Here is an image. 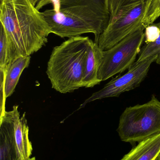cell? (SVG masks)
Instances as JSON below:
<instances>
[{"label":"cell","instance_id":"d6986e66","mask_svg":"<svg viewBox=\"0 0 160 160\" xmlns=\"http://www.w3.org/2000/svg\"><path fill=\"white\" fill-rule=\"evenodd\" d=\"M139 1V0H120V2H119V5H118L117 12H118L119 9H120V8H121L122 6H123L128 4L134 2H136V1ZM117 13H116V14H117Z\"/></svg>","mask_w":160,"mask_h":160},{"label":"cell","instance_id":"30bf717a","mask_svg":"<svg viewBox=\"0 0 160 160\" xmlns=\"http://www.w3.org/2000/svg\"><path fill=\"white\" fill-rule=\"evenodd\" d=\"M160 155V133L139 143L121 160H157Z\"/></svg>","mask_w":160,"mask_h":160},{"label":"cell","instance_id":"8fae6325","mask_svg":"<svg viewBox=\"0 0 160 160\" xmlns=\"http://www.w3.org/2000/svg\"><path fill=\"white\" fill-rule=\"evenodd\" d=\"M31 56H20L13 60L7 70L4 83L5 97H10L14 93L22 73L27 68Z\"/></svg>","mask_w":160,"mask_h":160},{"label":"cell","instance_id":"5b68a950","mask_svg":"<svg viewBox=\"0 0 160 160\" xmlns=\"http://www.w3.org/2000/svg\"><path fill=\"white\" fill-rule=\"evenodd\" d=\"M145 28H141L112 48L103 51L98 71V78L101 82L123 73L136 62L137 55L140 54L145 40Z\"/></svg>","mask_w":160,"mask_h":160},{"label":"cell","instance_id":"9c48e42d","mask_svg":"<svg viewBox=\"0 0 160 160\" xmlns=\"http://www.w3.org/2000/svg\"><path fill=\"white\" fill-rule=\"evenodd\" d=\"M102 52L103 50L100 48L97 43L93 41L89 47L86 57L83 87L93 88L101 82L98 78V71Z\"/></svg>","mask_w":160,"mask_h":160},{"label":"cell","instance_id":"52a82bcc","mask_svg":"<svg viewBox=\"0 0 160 160\" xmlns=\"http://www.w3.org/2000/svg\"><path fill=\"white\" fill-rule=\"evenodd\" d=\"M157 58V55H153L140 62H135L126 74L112 80L102 89L93 93L81 104L79 109L91 102L105 98L118 97L124 92L140 86L147 76L151 65L156 62Z\"/></svg>","mask_w":160,"mask_h":160},{"label":"cell","instance_id":"ba28073f","mask_svg":"<svg viewBox=\"0 0 160 160\" xmlns=\"http://www.w3.org/2000/svg\"><path fill=\"white\" fill-rule=\"evenodd\" d=\"M7 124L13 139L16 160H25L31 158L33 151L32 143L29 140V128L25 113L20 117L18 106H13L11 111L5 112L0 117V121Z\"/></svg>","mask_w":160,"mask_h":160},{"label":"cell","instance_id":"7a4b0ae2","mask_svg":"<svg viewBox=\"0 0 160 160\" xmlns=\"http://www.w3.org/2000/svg\"><path fill=\"white\" fill-rule=\"evenodd\" d=\"M93 41L88 37H74L54 48L46 71L53 88L66 94L83 87L86 57Z\"/></svg>","mask_w":160,"mask_h":160},{"label":"cell","instance_id":"4fadbf2b","mask_svg":"<svg viewBox=\"0 0 160 160\" xmlns=\"http://www.w3.org/2000/svg\"><path fill=\"white\" fill-rule=\"evenodd\" d=\"M14 60L13 50L10 41L2 25L0 26V71L7 72Z\"/></svg>","mask_w":160,"mask_h":160},{"label":"cell","instance_id":"e0dca14e","mask_svg":"<svg viewBox=\"0 0 160 160\" xmlns=\"http://www.w3.org/2000/svg\"><path fill=\"white\" fill-rule=\"evenodd\" d=\"M120 1V0H109V8L111 12V18H113L116 15Z\"/></svg>","mask_w":160,"mask_h":160},{"label":"cell","instance_id":"44dd1931","mask_svg":"<svg viewBox=\"0 0 160 160\" xmlns=\"http://www.w3.org/2000/svg\"><path fill=\"white\" fill-rule=\"evenodd\" d=\"M25 160H36L35 158H34H34H28V159H26Z\"/></svg>","mask_w":160,"mask_h":160},{"label":"cell","instance_id":"9a60e30c","mask_svg":"<svg viewBox=\"0 0 160 160\" xmlns=\"http://www.w3.org/2000/svg\"><path fill=\"white\" fill-rule=\"evenodd\" d=\"M160 29V21L156 23ZM157 56L156 62L160 65V34L157 40L154 43L146 44L141 49L137 62H140L145 60L148 57L153 55Z\"/></svg>","mask_w":160,"mask_h":160},{"label":"cell","instance_id":"277c9868","mask_svg":"<svg viewBox=\"0 0 160 160\" xmlns=\"http://www.w3.org/2000/svg\"><path fill=\"white\" fill-rule=\"evenodd\" d=\"M117 132L121 141L135 144L160 133V102L153 95L148 102L127 107Z\"/></svg>","mask_w":160,"mask_h":160},{"label":"cell","instance_id":"ac0fdd59","mask_svg":"<svg viewBox=\"0 0 160 160\" xmlns=\"http://www.w3.org/2000/svg\"><path fill=\"white\" fill-rule=\"evenodd\" d=\"M54 1L55 0H40L36 6V8L38 10H39L45 6L49 4L53 3Z\"/></svg>","mask_w":160,"mask_h":160},{"label":"cell","instance_id":"5bb4252c","mask_svg":"<svg viewBox=\"0 0 160 160\" xmlns=\"http://www.w3.org/2000/svg\"><path fill=\"white\" fill-rule=\"evenodd\" d=\"M160 17V0H146L142 22L146 26L154 23Z\"/></svg>","mask_w":160,"mask_h":160},{"label":"cell","instance_id":"8992f818","mask_svg":"<svg viewBox=\"0 0 160 160\" xmlns=\"http://www.w3.org/2000/svg\"><path fill=\"white\" fill-rule=\"evenodd\" d=\"M146 3V0H139L123 6L111 18L96 42L101 50L111 48L128 36L147 27L142 22Z\"/></svg>","mask_w":160,"mask_h":160},{"label":"cell","instance_id":"7402d4cb","mask_svg":"<svg viewBox=\"0 0 160 160\" xmlns=\"http://www.w3.org/2000/svg\"><path fill=\"white\" fill-rule=\"evenodd\" d=\"M157 160H160V155L158 159Z\"/></svg>","mask_w":160,"mask_h":160},{"label":"cell","instance_id":"7c38bea8","mask_svg":"<svg viewBox=\"0 0 160 160\" xmlns=\"http://www.w3.org/2000/svg\"><path fill=\"white\" fill-rule=\"evenodd\" d=\"M109 0H56L53 3V8L68 7H89L101 15L111 19Z\"/></svg>","mask_w":160,"mask_h":160},{"label":"cell","instance_id":"2e32d148","mask_svg":"<svg viewBox=\"0 0 160 160\" xmlns=\"http://www.w3.org/2000/svg\"><path fill=\"white\" fill-rule=\"evenodd\" d=\"M160 34V29L156 23L149 24L145 29V43L149 44L156 42Z\"/></svg>","mask_w":160,"mask_h":160},{"label":"cell","instance_id":"6da1fadb","mask_svg":"<svg viewBox=\"0 0 160 160\" xmlns=\"http://www.w3.org/2000/svg\"><path fill=\"white\" fill-rule=\"evenodd\" d=\"M0 22L10 41L14 60L38 51L52 33L42 12L30 0H1Z\"/></svg>","mask_w":160,"mask_h":160},{"label":"cell","instance_id":"ffe728a7","mask_svg":"<svg viewBox=\"0 0 160 160\" xmlns=\"http://www.w3.org/2000/svg\"><path fill=\"white\" fill-rule=\"evenodd\" d=\"M30 1L34 6H36V5L38 3L40 0H30Z\"/></svg>","mask_w":160,"mask_h":160},{"label":"cell","instance_id":"3957f363","mask_svg":"<svg viewBox=\"0 0 160 160\" xmlns=\"http://www.w3.org/2000/svg\"><path fill=\"white\" fill-rule=\"evenodd\" d=\"M42 14L52 33L70 38L92 33L96 43L110 20L89 7L82 6L47 9Z\"/></svg>","mask_w":160,"mask_h":160}]
</instances>
